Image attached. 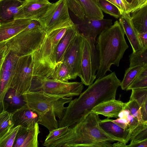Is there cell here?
<instances>
[{"mask_svg": "<svg viewBox=\"0 0 147 147\" xmlns=\"http://www.w3.org/2000/svg\"><path fill=\"white\" fill-rule=\"evenodd\" d=\"M100 120L98 115L90 111L69 126L64 134L44 142L43 145L46 147H112V142L125 143L105 132L99 125Z\"/></svg>", "mask_w": 147, "mask_h": 147, "instance_id": "cell-1", "label": "cell"}, {"mask_svg": "<svg viewBox=\"0 0 147 147\" xmlns=\"http://www.w3.org/2000/svg\"><path fill=\"white\" fill-rule=\"evenodd\" d=\"M121 83L114 72L97 78L78 98L69 102L64 117L59 121L58 127L73 125L98 105L115 99Z\"/></svg>", "mask_w": 147, "mask_h": 147, "instance_id": "cell-2", "label": "cell"}, {"mask_svg": "<svg viewBox=\"0 0 147 147\" xmlns=\"http://www.w3.org/2000/svg\"><path fill=\"white\" fill-rule=\"evenodd\" d=\"M124 33L119 22L105 29L98 35L96 49L99 59V67L96 78H101L107 71L111 72L112 65L118 67L121 59L129 46L124 37Z\"/></svg>", "mask_w": 147, "mask_h": 147, "instance_id": "cell-3", "label": "cell"}, {"mask_svg": "<svg viewBox=\"0 0 147 147\" xmlns=\"http://www.w3.org/2000/svg\"><path fill=\"white\" fill-rule=\"evenodd\" d=\"M22 95L26 105L39 116L38 124L45 127L49 131L58 128L56 117L59 120L63 118L66 108L64 105L72 99V97H63L41 91H28Z\"/></svg>", "mask_w": 147, "mask_h": 147, "instance_id": "cell-4", "label": "cell"}, {"mask_svg": "<svg viewBox=\"0 0 147 147\" xmlns=\"http://www.w3.org/2000/svg\"><path fill=\"white\" fill-rule=\"evenodd\" d=\"M74 24L68 22L46 33L39 48L32 53L33 76L51 79L56 65L54 55L59 42L67 29Z\"/></svg>", "mask_w": 147, "mask_h": 147, "instance_id": "cell-5", "label": "cell"}, {"mask_svg": "<svg viewBox=\"0 0 147 147\" xmlns=\"http://www.w3.org/2000/svg\"><path fill=\"white\" fill-rule=\"evenodd\" d=\"M84 88L81 82H62L39 76H33L29 91H42L51 95L63 97L80 95Z\"/></svg>", "mask_w": 147, "mask_h": 147, "instance_id": "cell-6", "label": "cell"}, {"mask_svg": "<svg viewBox=\"0 0 147 147\" xmlns=\"http://www.w3.org/2000/svg\"><path fill=\"white\" fill-rule=\"evenodd\" d=\"M45 34L41 26L22 31L5 41L7 49L18 57L32 54L39 48Z\"/></svg>", "mask_w": 147, "mask_h": 147, "instance_id": "cell-7", "label": "cell"}, {"mask_svg": "<svg viewBox=\"0 0 147 147\" xmlns=\"http://www.w3.org/2000/svg\"><path fill=\"white\" fill-rule=\"evenodd\" d=\"M32 54L19 57L13 73L10 88L23 95L29 91L33 76Z\"/></svg>", "mask_w": 147, "mask_h": 147, "instance_id": "cell-8", "label": "cell"}, {"mask_svg": "<svg viewBox=\"0 0 147 147\" xmlns=\"http://www.w3.org/2000/svg\"><path fill=\"white\" fill-rule=\"evenodd\" d=\"M67 0H59L52 3L38 21L46 33L66 22L71 21Z\"/></svg>", "mask_w": 147, "mask_h": 147, "instance_id": "cell-9", "label": "cell"}, {"mask_svg": "<svg viewBox=\"0 0 147 147\" xmlns=\"http://www.w3.org/2000/svg\"><path fill=\"white\" fill-rule=\"evenodd\" d=\"M84 37L79 32L76 34L66 50L62 61L67 66L71 80L79 76L83 52Z\"/></svg>", "mask_w": 147, "mask_h": 147, "instance_id": "cell-10", "label": "cell"}, {"mask_svg": "<svg viewBox=\"0 0 147 147\" xmlns=\"http://www.w3.org/2000/svg\"><path fill=\"white\" fill-rule=\"evenodd\" d=\"M51 3L49 0H24L14 19H28L38 21Z\"/></svg>", "mask_w": 147, "mask_h": 147, "instance_id": "cell-11", "label": "cell"}, {"mask_svg": "<svg viewBox=\"0 0 147 147\" xmlns=\"http://www.w3.org/2000/svg\"><path fill=\"white\" fill-rule=\"evenodd\" d=\"M68 9L80 20L85 16L103 19L104 15L99 7L97 0H67Z\"/></svg>", "mask_w": 147, "mask_h": 147, "instance_id": "cell-12", "label": "cell"}, {"mask_svg": "<svg viewBox=\"0 0 147 147\" xmlns=\"http://www.w3.org/2000/svg\"><path fill=\"white\" fill-rule=\"evenodd\" d=\"M77 24L79 32L86 38L95 39L105 29L112 24L110 19H98L85 17Z\"/></svg>", "mask_w": 147, "mask_h": 147, "instance_id": "cell-13", "label": "cell"}, {"mask_svg": "<svg viewBox=\"0 0 147 147\" xmlns=\"http://www.w3.org/2000/svg\"><path fill=\"white\" fill-rule=\"evenodd\" d=\"M32 20L20 19L0 22V43L7 40L22 31Z\"/></svg>", "mask_w": 147, "mask_h": 147, "instance_id": "cell-14", "label": "cell"}, {"mask_svg": "<svg viewBox=\"0 0 147 147\" xmlns=\"http://www.w3.org/2000/svg\"><path fill=\"white\" fill-rule=\"evenodd\" d=\"M83 84L89 86L96 78L93 73L90 46L84 37V46L79 75Z\"/></svg>", "mask_w": 147, "mask_h": 147, "instance_id": "cell-15", "label": "cell"}, {"mask_svg": "<svg viewBox=\"0 0 147 147\" xmlns=\"http://www.w3.org/2000/svg\"><path fill=\"white\" fill-rule=\"evenodd\" d=\"M38 124L37 123L34 127L30 129L20 126L13 147H38V136L40 133Z\"/></svg>", "mask_w": 147, "mask_h": 147, "instance_id": "cell-16", "label": "cell"}, {"mask_svg": "<svg viewBox=\"0 0 147 147\" xmlns=\"http://www.w3.org/2000/svg\"><path fill=\"white\" fill-rule=\"evenodd\" d=\"M11 113L14 126L32 128L40 120L38 115L26 105Z\"/></svg>", "mask_w": 147, "mask_h": 147, "instance_id": "cell-17", "label": "cell"}, {"mask_svg": "<svg viewBox=\"0 0 147 147\" xmlns=\"http://www.w3.org/2000/svg\"><path fill=\"white\" fill-rule=\"evenodd\" d=\"M119 22L131 45L133 53L143 49L137 32L132 23L130 13L121 16Z\"/></svg>", "mask_w": 147, "mask_h": 147, "instance_id": "cell-18", "label": "cell"}, {"mask_svg": "<svg viewBox=\"0 0 147 147\" xmlns=\"http://www.w3.org/2000/svg\"><path fill=\"white\" fill-rule=\"evenodd\" d=\"M124 103L115 99H111L98 105L91 111L98 115H103L108 118H117L119 113L123 109Z\"/></svg>", "mask_w": 147, "mask_h": 147, "instance_id": "cell-19", "label": "cell"}, {"mask_svg": "<svg viewBox=\"0 0 147 147\" xmlns=\"http://www.w3.org/2000/svg\"><path fill=\"white\" fill-rule=\"evenodd\" d=\"M79 31L77 24L69 27L60 40L54 55L56 64L63 60L65 52L76 34Z\"/></svg>", "mask_w": 147, "mask_h": 147, "instance_id": "cell-20", "label": "cell"}, {"mask_svg": "<svg viewBox=\"0 0 147 147\" xmlns=\"http://www.w3.org/2000/svg\"><path fill=\"white\" fill-rule=\"evenodd\" d=\"M24 0H0V22L14 19Z\"/></svg>", "mask_w": 147, "mask_h": 147, "instance_id": "cell-21", "label": "cell"}, {"mask_svg": "<svg viewBox=\"0 0 147 147\" xmlns=\"http://www.w3.org/2000/svg\"><path fill=\"white\" fill-rule=\"evenodd\" d=\"M113 119L107 118L100 120L99 125L106 133L123 141L127 144L129 142L128 136L129 133V129H124L113 122Z\"/></svg>", "mask_w": 147, "mask_h": 147, "instance_id": "cell-22", "label": "cell"}, {"mask_svg": "<svg viewBox=\"0 0 147 147\" xmlns=\"http://www.w3.org/2000/svg\"><path fill=\"white\" fill-rule=\"evenodd\" d=\"M4 103L6 110L10 113L26 105L23 95L11 88L5 95Z\"/></svg>", "mask_w": 147, "mask_h": 147, "instance_id": "cell-23", "label": "cell"}, {"mask_svg": "<svg viewBox=\"0 0 147 147\" xmlns=\"http://www.w3.org/2000/svg\"><path fill=\"white\" fill-rule=\"evenodd\" d=\"M130 13L132 23L137 32H147V5Z\"/></svg>", "mask_w": 147, "mask_h": 147, "instance_id": "cell-24", "label": "cell"}, {"mask_svg": "<svg viewBox=\"0 0 147 147\" xmlns=\"http://www.w3.org/2000/svg\"><path fill=\"white\" fill-rule=\"evenodd\" d=\"M131 90L130 100H135L141 106L142 120L147 121V88Z\"/></svg>", "mask_w": 147, "mask_h": 147, "instance_id": "cell-25", "label": "cell"}, {"mask_svg": "<svg viewBox=\"0 0 147 147\" xmlns=\"http://www.w3.org/2000/svg\"><path fill=\"white\" fill-rule=\"evenodd\" d=\"M50 79L62 82H68L71 80L69 71L63 61L57 63Z\"/></svg>", "mask_w": 147, "mask_h": 147, "instance_id": "cell-26", "label": "cell"}, {"mask_svg": "<svg viewBox=\"0 0 147 147\" xmlns=\"http://www.w3.org/2000/svg\"><path fill=\"white\" fill-rule=\"evenodd\" d=\"M129 58L130 67L137 66L143 67L147 65V48L132 52Z\"/></svg>", "mask_w": 147, "mask_h": 147, "instance_id": "cell-27", "label": "cell"}, {"mask_svg": "<svg viewBox=\"0 0 147 147\" xmlns=\"http://www.w3.org/2000/svg\"><path fill=\"white\" fill-rule=\"evenodd\" d=\"M146 88H147V65L143 67L126 90Z\"/></svg>", "mask_w": 147, "mask_h": 147, "instance_id": "cell-28", "label": "cell"}, {"mask_svg": "<svg viewBox=\"0 0 147 147\" xmlns=\"http://www.w3.org/2000/svg\"><path fill=\"white\" fill-rule=\"evenodd\" d=\"M143 67L140 66L129 67L126 70L123 79L121 83L122 89L125 90L127 89Z\"/></svg>", "mask_w": 147, "mask_h": 147, "instance_id": "cell-29", "label": "cell"}, {"mask_svg": "<svg viewBox=\"0 0 147 147\" xmlns=\"http://www.w3.org/2000/svg\"><path fill=\"white\" fill-rule=\"evenodd\" d=\"M20 126H12L0 138V147H13Z\"/></svg>", "mask_w": 147, "mask_h": 147, "instance_id": "cell-30", "label": "cell"}, {"mask_svg": "<svg viewBox=\"0 0 147 147\" xmlns=\"http://www.w3.org/2000/svg\"><path fill=\"white\" fill-rule=\"evenodd\" d=\"M14 126L12 114L5 110L0 113V138Z\"/></svg>", "mask_w": 147, "mask_h": 147, "instance_id": "cell-31", "label": "cell"}, {"mask_svg": "<svg viewBox=\"0 0 147 147\" xmlns=\"http://www.w3.org/2000/svg\"><path fill=\"white\" fill-rule=\"evenodd\" d=\"M97 3L99 8L105 13L116 18L121 16L118 8L109 1L106 0H97Z\"/></svg>", "mask_w": 147, "mask_h": 147, "instance_id": "cell-32", "label": "cell"}, {"mask_svg": "<svg viewBox=\"0 0 147 147\" xmlns=\"http://www.w3.org/2000/svg\"><path fill=\"white\" fill-rule=\"evenodd\" d=\"M85 38L88 41L90 47L93 73L94 76H96V72L99 67V59L98 52L95 45L96 40L93 38Z\"/></svg>", "mask_w": 147, "mask_h": 147, "instance_id": "cell-33", "label": "cell"}, {"mask_svg": "<svg viewBox=\"0 0 147 147\" xmlns=\"http://www.w3.org/2000/svg\"><path fill=\"white\" fill-rule=\"evenodd\" d=\"M141 106L134 100H129L124 103L123 109L128 110L130 114L139 121H142V116L141 112Z\"/></svg>", "mask_w": 147, "mask_h": 147, "instance_id": "cell-34", "label": "cell"}, {"mask_svg": "<svg viewBox=\"0 0 147 147\" xmlns=\"http://www.w3.org/2000/svg\"><path fill=\"white\" fill-rule=\"evenodd\" d=\"M115 5L119 10L121 16L130 13V4L125 0H106Z\"/></svg>", "mask_w": 147, "mask_h": 147, "instance_id": "cell-35", "label": "cell"}, {"mask_svg": "<svg viewBox=\"0 0 147 147\" xmlns=\"http://www.w3.org/2000/svg\"><path fill=\"white\" fill-rule=\"evenodd\" d=\"M69 126L58 127L49 131V134L47 136L44 142H49L52 140L61 136L66 132Z\"/></svg>", "mask_w": 147, "mask_h": 147, "instance_id": "cell-36", "label": "cell"}, {"mask_svg": "<svg viewBox=\"0 0 147 147\" xmlns=\"http://www.w3.org/2000/svg\"><path fill=\"white\" fill-rule=\"evenodd\" d=\"M146 5H147V0H132L130 4V13Z\"/></svg>", "mask_w": 147, "mask_h": 147, "instance_id": "cell-37", "label": "cell"}, {"mask_svg": "<svg viewBox=\"0 0 147 147\" xmlns=\"http://www.w3.org/2000/svg\"><path fill=\"white\" fill-rule=\"evenodd\" d=\"M127 118L129 121L128 129L130 132L138 125L140 121L130 113L127 116Z\"/></svg>", "mask_w": 147, "mask_h": 147, "instance_id": "cell-38", "label": "cell"}, {"mask_svg": "<svg viewBox=\"0 0 147 147\" xmlns=\"http://www.w3.org/2000/svg\"><path fill=\"white\" fill-rule=\"evenodd\" d=\"M7 47L5 41L0 43V71L2 64L4 59Z\"/></svg>", "mask_w": 147, "mask_h": 147, "instance_id": "cell-39", "label": "cell"}, {"mask_svg": "<svg viewBox=\"0 0 147 147\" xmlns=\"http://www.w3.org/2000/svg\"><path fill=\"white\" fill-rule=\"evenodd\" d=\"M113 121L123 129H126L128 128L129 121L126 118H119Z\"/></svg>", "mask_w": 147, "mask_h": 147, "instance_id": "cell-40", "label": "cell"}, {"mask_svg": "<svg viewBox=\"0 0 147 147\" xmlns=\"http://www.w3.org/2000/svg\"><path fill=\"white\" fill-rule=\"evenodd\" d=\"M139 39L143 48H147V32H137Z\"/></svg>", "mask_w": 147, "mask_h": 147, "instance_id": "cell-41", "label": "cell"}, {"mask_svg": "<svg viewBox=\"0 0 147 147\" xmlns=\"http://www.w3.org/2000/svg\"><path fill=\"white\" fill-rule=\"evenodd\" d=\"M39 22L36 20H32L28 26L23 31L28 30L40 26Z\"/></svg>", "mask_w": 147, "mask_h": 147, "instance_id": "cell-42", "label": "cell"}, {"mask_svg": "<svg viewBox=\"0 0 147 147\" xmlns=\"http://www.w3.org/2000/svg\"><path fill=\"white\" fill-rule=\"evenodd\" d=\"M130 113V112L128 110L123 109L119 113L118 118H127V116Z\"/></svg>", "mask_w": 147, "mask_h": 147, "instance_id": "cell-43", "label": "cell"}, {"mask_svg": "<svg viewBox=\"0 0 147 147\" xmlns=\"http://www.w3.org/2000/svg\"><path fill=\"white\" fill-rule=\"evenodd\" d=\"M131 147H147V139L134 144Z\"/></svg>", "mask_w": 147, "mask_h": 147, "instance_id": "cell-44", "label": "cell"}, {"mask_svg": "<svg viewBox=\"0 0 147 147\" xmlns=\"http://www.w3.org/2000/svg\"><path fill=\"white\" fill-rule=\"evenodd\" d=\"M126 144L122 142L117 141V142L114 143L113 144V147H126Z\"/></svg>", "mask_w": 147, "mask_h": 147, "instance_id": "cell-45", "label": "cell"}, {"mask_svg": "<svg viewBox=\"0 0 147 147\" xmlns=\"http://www.w3.org/2000/svg\"><path fill=\"white\" fill-rule=\"evenodd\" d=\"M130 4L132 0H125Z\"/></svg>", "mask_w": 147, "mask_h": 147, "instance_id": "cell-46", "label": "cell"}, {"mask_svg": "<svg viewBox=\"0 0 147 147\" xmlns=\"http://www.w3.org/2000/svg\"></svg>", "mask_w": 147, "mask_h": 147, "instance_id": "cell-47", "label": "cell"}]
</instances>
